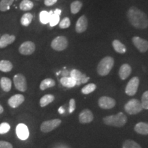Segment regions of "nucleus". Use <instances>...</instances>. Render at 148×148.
<instances>
[{
    "label": "nucleus",
    "mask_w": 148,
    "mask_h": 148,
    "mask_svg": "<svg viewBox=\"0 0 148 148\" xmlns=\"http://www.w3.org/2000/svg\"><path fill=\"white\" fill-rule=\"evenodd\" d=\"M25 101V97L21 94H16L9 98L8 103L11 108H16L22 104Z\"/></svg>",
    "instance_id": "13"
},
{
    "label": "nucleus",
    "mask_w": 148,
    "mask_h": 148,
    "mask_svg": "<svg viewBox=\"0 0 148 148\" xmlns=\"http://www.w3.org/2000/svg\"><path fill=\"white\" fill-rule=\"evenodd\" d=\"M14 2V0H1L0 1V10L5 12L10 9V5Z\"/></svg>",
    "instance_id": "30"
},
{
    "label": "nucleus",
    "mask_w": 148,
    "mask_h": 148,
    "mask_svg": "<svg viewBox=\"0 0 148 148\" xmlns=\"http://www.w3.org/2000/svg\"><path fill=\"white\" fill-rule=\"evenodd\" d=\"M13 68L12 62L9 60H2L0 61V71L3 72H9Z\"/></svg>",
    "instance_id": "23"
},
{
    "label": "nucleus",
    "mask_w": 148,
    "mask_h": 148,
    "mask_svg": "<svg viewBox=\"0 0 148 148\" xmlns=\"http://www.w3.org/2000/svg\"><path fill=\"white\" fill-rule=\"evenodd\" d=\"M103 121L106 125L120 127L126 123L127 119V116L123 112H119L116 114L105 116L103 117Z\"/></svg>",
    "instance_id": "2"
},
{
    "label": "nucleus",
    "mask_w": 148,
    "mask_h": 148,
    "mask_svg": "<svg viewBox=\"0 0 148 148\" xmlns=\"http://www.w3.org/2000/svg\"><path fill=\"white\" fill-rule=\"evenodd\" d=\"M131 73H132V68L128 64H123L120 66L119 70V75L122 80L127 79Z\"/></svg>",
    "instance_id": "17"
},
{
    "label": "nucleus",
    "mask_w": 148,
    "mask_h": 148,
    "mask_svg": "<svg viewBox=\"0 0 148 148\" xmlns=\"http://www.w3.org/2000/svg\"><path fill=\"white\" fill-rule=\"evenodd\" d=\"M10 129V125L6 122H3L0 124V134H3L8 132Z\"/></svg>",
    "instance_id": "36"
},
{
    "label": "nucleus",
    "mask_w": 148,
    "mask_h": 148,
    "mask_svg": "<svg viewBox=\"0 0 148 148\" xmlns=\"http://www.w3.org/2000/svg\"><path fill=\"white\" fill-rule=\"evenodd\" d=\"M75 108V101L74 99H71L69 101V113H72Z\"/></svg>",
    "instance_id": "38"
},
{
    "label": "nucleus",
    "mask_w": 148,
    "mask_h": 148,
    "mask_svg": "<svg viewBox=\"0 0 148 148\" xmlns=\"http://www.w3.org/2000/svg\"><path fill=\"white\" fill-rule=\"evenodd\" d=\"M114 62V58L110 56H106L101 59L97 67V73L101 76H106L113 67Z\"/></svg>",
    "instance_id": "3"
},
{
    "label": "nucleus",
    "mask_w": 148,
    "mask_h": 148,
    "mask_svg": "<svg viewBox=\"0 0 148 148\" xmlns=\"http://www.w3.org/2000/svg\"><path fill=\"white\" fill-rule=\"evenodd\" d=\"M122 148H141L139 144L132 140H126L123 142Z\"/></svg>",
    "instance_id": "31"
},
{
    "label": "nucleus",
    "mask_w": 148,
    "mask_h": 148,
    "mask_svg": "<svg viewBox=\"0 0 148 148\" xmlns=\"http://www.w3.org/2000/svg\"><path fill=\"white\" fill-rule=\"evenodd\" d=\"M3 112V106L0 104V114H2Z\"/></svg>",
    "instance_id": "43"
},
{
    "label": "nucleus",
    "mask_w": 148,
    "mask_h": 148,
    "mask_svg": "<svg viewBox=\"0 0 148 148\" xmlns=\"http://www.w3.org/2000/svg\"><path fill=\"white\" fill-rule=\"evenodd\" d=\"M16 133L18 138L21 140H26L29 137L28 127L24 123H19L16 127Z\"/></svg>",
    "instance_id": "12"
},
{
    "label": "nucleus",
    "mask_w": 148,
    "mask_h": 148,
    "mask_svg": "<svg viewBox=\"0 0 148 148\" xmlns=\"http://www.w3.org/2000/svg\"><path fill=\"white\" fill-rule=\"evenodd\" d=\"M13 82L14 86L18 90L21 92L26 91L27 88V80L23 74L18 73L14 75L13 77Z\"/></svg>",
    "instance_id": "7"
},
{
    "label": "nucleus",
    "mask_w": 148,
    "mask_h": 148,
    "mask_svg": "<svg viewBox=\"0 0 148 148\" xmlns=\"http://www.w3.org/2000/svg\"><path fill=\"white\" fill-rule=\"evenodd\" d=\"M0 148H13V146L8 141L0 140Z\"/></svg>",
    "instance_id": "37"
},
{
    "label": "nucleus",
    "mask_w": 148,
    "mask_h": 148,
    "mask_svg": "<svg viewBox=\"0 0 148 148\" xmlns=\"http://www.w3.org/2000/svg\"><path fill=\"white\" fill-rule=\"evenodd\" d=\"M134 45L140 52L145 53L148 50V41L138 36H134L132 38Z\"/></svg>",
    "instance_id": "10"
},
{
    "label": "nucleus",
    "mask_w": 148,
    "mask_h": 148,
    "mask_svg": "<svg viewBox=\"0 0 148 148\" xmlns=\"http://www.w3.org/2000/svg\"><path fill=\"white\" fill-rule=\"evenodd\" d=\"M51 47L55 51H63L68 47V40L65 36L56 37L51 42Z\"/></svg>",
    "instance_id": "5"
},
{
    "label": "nucleus",
    "mask_w": 148,
    "mask_h": 148,
    "mask_svg": "<svg viewBox=\"0 0 148 148\" xmlns=\"http://www.w3.org/2000/svg\"><path fill=\"white\" fill-rule=\"evenodd\" d=\"M16 39V37L14 35H9L8 34H5L0 37V48L6 47L7 46L13 43Z\"/></svg>",
    "instance_id": "16"
},
{
    "label": "nucleus",
    "mask_w": 148,
    "mask_h": 148,
    "mask_svg": "<svg viewBox=\"0 0 148 148\" xmlns=\"http://www.w3.org/2000/svg\"><path fill=\"white\" fill-rule=\"evenodd\" d=\"M53 11H50L49 12H47V11L43 10L42 12H40L39 14V18L40 21L43 24H47L49 23V21H50V16L51 14L53 13Z\"/></svg>",
    "instance_id": "26"
},
{
    "label": "nucleus",
    "mask_w": 148,
    "mask_h": 148,
    "mask_svg": "<svg viewBox=\"0 0 148 148\" xmlns=\"http://www.w3.org/2000/svg\"><path fill=\"white\" fill-rule=\"evenodd\" d=\"M57 1H58V0H45V1H44V3H45V5H47V6H51V5L55 4V3L57 2Z\"/></svg>",
    "instance_id": "39"
},
{
    "label": "nucleus",
    "mask_w": 148,
    "mask_h": 148,
    "mask_svg": "<svg viewBox=\"0 0 148 148\" xmlns=\"http://www.w3.org/2000/svg\"><path fill=\"white\" fill-rule=\"evenodd\" d=\"M83 74L81 73L79 70L77 69H73L70 73V77L74 79L76 82V85H80L81 83V79H82Z\"/></svg>",
    "instance_id": "25"
},
{
    "label": "nucleus",
    "mask_w": 148,
    "mask_h": 148,
    "mask_svg": "<svg viewBox=\"0 0 148 148\" xmlns=\"http://www.w3.org/2000/svg\"><path fill=\"white\" fill-rule=\"evenodd\" d=\"M116 104V101L113 98L103 96L101 97L98 100V105L102 109H111L114 108Z\"/></svg>",
    "instance_id": "11"
},
{
    "label": "nucleus",
    "mask_w": 148,
    "mask_h": 148,
    "mask_svg": "<svg viewBox=\"0 0 148 148\" xmlns=\"http://www.w3.org/2000/svg\"><path fill=\"white\" fill-rule=\"evenodd\" d=\"M34 7V3L30 0H23L19 5V8L23 11L32 10Z\"/></svg>",
    "instance_id": "29"
},
{
    "label": "nucleus",
    "mask_w": 148,
    "mask_h": 148,
    "mask_svg": "<svg viewBox=\"0 0 148 148\" xmlns=\"http://www.w3.org/2000/svg\"><path fill=\"white\" fill-rule=\"evenodd\" d=\"M64 109H63V108H62V107H60V108H59V110H58V112H59V113H60V114H62L64 112Z\"/></svg>",
    "instance_id": "42"
},
{
    "label": "nucleus",
    "mask_w": 148,
    "mask_h": 148,
    "mask_svg": "<svg viewBox=\"0 0 148 148\" xmlns=\"http://www.w3.org/2000/svg\"><path fill=\"white\" fill-rule=\"evenodd\" d=\"M125 111L129 114H136L143 110L141 103L136 99H132L125 103Z\"/></svg>",
    "instance_id": "4"
},
{
    "label": "nucleus",
    "mask_w": 148,
    "mask_h": 148,
    "mask_svg": "<svg viewBox=\"0 0 148 148\" xmlns=\"http://www.w3.org/2000/svg\"><path fill=\"white\" fill-rule=\"evenodd\" d=\"M60 82L62 86H65L67 88H72L76 85V82L74 79L72 78L71 77H62L60 79Z\"/></svg>",
    "instance_id": "21"
},
{
    "label": "nucleus",
    "mask_w": 148,
    "mask_h": 148,
    "mask_svg": "<svg viewBox=\"0 0 148 148\" xmlns=\"http://www.w3.org/2000/svg\"><path fill=\"white\" fill-rule=\"evenodd\" d=\"M89 79H90L89 77L86 76V74H83L82 79H81V83H82V84H84V83H86L88 80H89Z\"/></svg>",
    "instance_id": "40"
},
{
    "label": "nucleus",
    "mask_w": 148,
    "mask_h": 148,
    "mask_svg": "<svg viewBox=\"0 0 148 148\" xmlns=\"http://www.w3.org/2000/svg\"><path fill=\"white\" fill-rule=\"evenodd\" d=\"M71 25V21L69 17H64L59 23V27L61 29L68 28Z\"/></svg>",
    "instance_id": "33"
},
{
    "label": "nucleus",
    "mask_w": 148,
    "mask_h": 148,
    "mask_svg": "<svg viewBox=\"0 0 148 148\" xmlns=\"http://www.w3.org/2000/svg\"><path fill=\"white\" fill-rule=\"evenodd\" d=\"M0 85L3 91L9 92L12 88L11 79L7 77H2L0 79Z\"/></svg>",
    "instance_id": "19"
},
{
    "label": "nucleus",
    "mask_w": 148,
    "mask_h": 148,
    "mask_svg": "<svg viewBox=\"0 0 148 148\" xmlns=\"http://www.w3.org/2000/svg\"><path fill=\"white\" fill-rule=\"evenodd\" d=\"M61 12H62V10H60V9H56V10L53 11V13L57 14V15H58V16L60 15Z\"/></svg>",
    "instance_id": "41"
},
{
    "label": "nucleus",
    "mask_w": 148,
    "mask_h": 148,
    "mask_svg": "<svg viewBox=\"0 0 148 148\" xmlns=\"http://www.w3.org/2000/svg\"><path fill=\"white\" fill-rule=\"evenodd\" d=\"M33 15L29 12H27L25 13L21 18V24L23 26L27 27L28 26L29 24L31 23V22L32 21Z\"/></svg>",
    "instance_id": "28"
},
{
    "label": "nucleus",
    "mask_w": 148,
    "mask_h": 148,
    "mask_svg": "<svg viewBox=\"0 0 148 148\" xmlns=\"http://www.w3.org/2000/svg\"><path fill=\"white\" fill-rule=\"evenodd\" d=\"M141 105L143 109H148V90L144 92L141 97Z\"/></svg>",
    "instance_id": "34"
},
{
    "label": "nucleus",
    "mask_w": 148,
    "mask_h": 148,
    "mask_svg": "<svg viewBox=\"0 0 148 148\" xmlns=\"http://www.w3.org/2000/svg\"><path fill=\"white\" fill-rule=\"evenodd\" d=\"M56 85L55 81L51 78H46L42 81L40 84V89L44 90L48 88H51Z\"/></svg>",
    "instance_id": "22"
},
{
    "label": "nucleus",
    "mask_w": 148,
    "mask_h": 148,
    "mask_svg": "<svg viewBox=\"0 0 148 148\" xmlns=\"http://www.w3.org/2000/svg\"><path fill=\"white\" fill-rule=\"evenodd\" d=\"M55 97L51 94H47V95H44L40 99V106L41 107H45L47 106L48 104L52 102L54 100Z\"/></svg>",
    "instance_id": "24"
},
{
    "label": "nucleus",
    "mask_w": 148,
    "mask_h": 148,
    "mask_svg": "<svg viewBox=\"0 0 148 148\" xmlns=\"http://www.w3.org/2000/svg\"><path fill=\"white\" fill-rule=\"evenodd\" d=\"M135 132L142 135L148 134V123L145 122H139L134 126Z\"/></svg>",
    "instance_id": "18"
},
{
    "label": "nucleus",
    "mask_w": 148,
    "mask_h": 148,
    "mask_svg": "<svg viewBox=\"0 0 148 148\" xmlns=\"http://www.w3.org/2000/svg\"><path fill=\"white\" fill-rule=\"evenodd\" d=\"M88 27V19L85 15L81 16L75 24V31L77 33H82L86 30Z\"/></svg>",
    "instance_id": "14"
},
{
    "label": "nucleus",
    "mask_w": 148,
    "mask_h": 148,
    "mask_svg": "<svg viewBox=\"0 0 148 148\" xmlns=\"http://www.w3.org/2000/svg\"><path fill=\"white\" fill-rule=\"evenodd\" d=\"M96 85L93 83H90V84H88L86 86H84L82 88V92L83 94H89L91 93L92 92H93L94 90L96 89Z\"/></svg>",
    "instance_id": "32"
},
{
    "label": "nucleus",
    "mask_w": 148,
    "mask_h": 148,
    "mask_svg": "<svg viewBox=\"0 0 148 148\" xmlns=\"http://www.w3.org/2000/svg\"><path fill=\"white\" fill-rule=\"evenodd\" d=\"M112 47H113L114 51H115L116 52L121 53V54H123V53H125L127 51L126 47H125V46L123 45L120 40H116V39L114 40L113 41H112Z\"/></svg>",
    "instance_id": "20"
},
{
    "label": "nucleus",
    "mask_w": 148,
    "mask_h": 148,
    "mask_svg": "<svg viewBox=\"0 0 148 148\" xmlns=\"http://www.w3.org/2000/svg\"><path fill=\"white\" fill-rule=\"evenodd\" d=\"M59 21H60V16L57 15V14H56L53 12L51 14L50 21H49V25H50V26H55V25H56L59 23Z\"/></svg>",
    "instance_id": "35"
},
{
    "label": "nucleus",
    "mask_w": 148,
    "mask_h": 148,
    "mask_svg": "<svg viewBox=\"0 0 148 148\" xmlns=\"http://www.w3.org/2000/svg\"><path fill=\"white\" fill-rule=\"evenodd\" d=\"M93 118V114L88 109H84L79 114V121L81 123H90Z\"/></svg>",
    "instance_id": "15"
},
{
    "label": "nucleus",
    "mask_w": 148,
    "mask_h": 148,
    "mask_svg": "<svg viewBox=\"0 0 148 148\" xmlns=\"http://www.w3.org/2000/svg\"><path fill=\"white\" fill-rule=\"evenodd\" d=\"M127 16L130 23L137 29H145L148 27V17L145 12L136 7L132 6L129 8Z\"/></svg>",
    "instance_id": "1"
},
{
    "label": "nucleus",
    "mask_w": 148,
    "mask_h": 148,
    "mask_svg": "<svg viewBox=\"0 0 148 148\" xmlns=\"http://www.w3.org/2000/svg\"><path fill=\"white\" fill-rule=\"evenodd\" d=\"M82 3L79 0H75L71 3L70 8H71V12L72 14H77V12H79L82 7Z\"/></svg>",
    "instance_id": "27"
},
{
    "label": "nucleus",
    "mask_w": 148,
    "mask_h": 148,
    "mask_svg": "<svg viewBox=\"0 0 148 148\" xmlns=\"http://www.w3.org/2000/svg\"><path fill=\"white\" fill-rule=\"evenodd\" d=\"M36 46L35 44L32 41H25L23 42L19 48H18V51L22 55L28 56L32 54L34 52Z\"/></svg>",
    "instance_id": "9"
},
{
    "label": "nucleus",
    "mask_w": 148,
    "mask_h": 148,
    "mask_svg": "<svg viewBox=\"0 0 148 148\" xmlns=\"http://www.w3.org/2000/svg\"><path fill=\"white\" fill-rule=\"evenodd\" d=\"M139 86V79L138 77H133L127 83L125 87V93L129 96H133L137 92Z\"/></svg>",
    "instance_id": "8"
},
{
    "label": "nucleus",
    "mask_w": 148,
    "mask_h": 148,
    "mask_svg": "<svg viewBox=\"0 0 148 148\" xmlns=\"http://www.w3.org/2000/svg\"><path fill=\"white\" fill-rule=\"evenodd\" d=\"M62 121L59 119L47 120L42 122L40 125V130L44 133H47L53 130L61 124Z\"/></svg>",
    "instance_id": "6"
}]
</instances>
